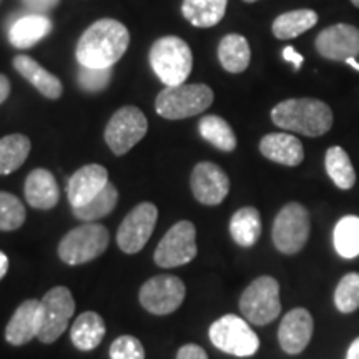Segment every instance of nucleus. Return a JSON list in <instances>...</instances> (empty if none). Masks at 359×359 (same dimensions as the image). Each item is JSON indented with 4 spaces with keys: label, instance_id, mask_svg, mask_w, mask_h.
<instances>
[{
    "label": "nucleus",
    "instance_id": "obj_5",
    "mask_svg": "<svg viewBox=\"0 0 359 359\" xmlns=\"http://www.w3.org/2000/svg\"><path fill=\"white\" fill-rule=\"evenodd\" d=\"M110 241V233L98 223L74 228L58 243V258L69 266L88 263L100 257Z\"/></svg>",
    "mask_w": 359,
    "mask_h": 359
},
{
    "label": "nucleus",
    "instance_id": "obj_45",
    "mask_svg": "<svg viewBox=\"0 0 359 359\" xmlns=\"http://www.w3.org/2000/svg\"><path fill=\"white\" fill-rule=\"evenodd\" d=\"M243 2H248V4H253V2H258V0H243Z\"/></svg>",
    "mask_w": 359,
    "mask_h": 359
},
{
    "label": "nucleus",
    "instance_id": "obj_32",
    "mask_svg": "<svg viewBox=\"0 0 359 359\" xmlns=\"http://www.w3.org/2000/svg\"><path fill=\"white\" fill-rule=\"evenodd\" d=\"M116 201H118V191L114 183L109 182V185L103 188L95 198L80 208H74V215L75 218L82 219L85 223H93L114 212Z\"/></svg>",
    "mask_w": 359,
    "mask_h": 359
},
{
    "label": "nucleus",
    "instance_id": "obj_22",
    "mask_svg": "<svg viewBox=\"0 0 359 359\" xmlns=\"http://www.w3.org/2000/svg\"><path fill=\"white\" fill-rule=\"evenodd\" d=\"M13 67H15V70L19 72L22 77H24L29 83H32L43 97L57 100V98H60L62 93H64V85H62L60 80L48 70H45L39 62H35L34 58H30L29 55H17L13 58Z\"/></svg>",
    "mask_w": 359,
    "mask_h": 359
},
{
    "label": "nucleus",
    "instance_id": "obj_24",
    "mask_svg": "<svg viewBox=\"0 0 359 359\" xmlns=\"http://www.w3.org/2000/svg\"><path fill=\"white\" fill-rule=\"evenodd\" d=\"M251 58L250 43L243 35L228 34L218 45V60L230 74H241L248 69Z\"/></svg>",
    "mask_w": 359,
    "mask_h": 359
},
{
    "label": "nucleus",
    "instance_id": "obj_23",
    "mask_svg": "<svg viewBox=\"0 0 359 359\" xmlns=\"http://www.w3.org/2000/svg\"><path fill=\"white\" fill-rule=\"evenodd\" d=\"M72 343L80 351H92L105 338V323L95 311L82 313L72 325L70 330Z\"/></svg>",
    "mask_w": 359,
    "mask_h": 359
},
{
    "label": "nucleus",
    "instance_id": "obj_29",
    "mask_svg": "<svg viewBox=\"0 0 359 359\" xmlns=\"http://www.w3.org/2000/svg\"><path fill=\"white\" fill-rule=\"evenodd\" d=\"M325 167L327 177L339 190H351L356 183V173H354L353 163L349 155L341 147L327 148L325 156Z\"/></svg>",
    "mask_w": 359,
    "mask_h": 359
},
{
    "label": "nucleus",
    "instance_id": "obj_2",
    "mask_svg": "<svg viewBox=\"0 0 359 359\" xmlns=\"http://www.w3.org/2000/svg\"><path fill=\"white\" fill-rule=\"evenodd\" d=\"M276 127L304 137H321L333 127V111L316 98H290L271 110Z\"/></svg>",
    "mask_w": 359,
    "mask_h": 359
},
{
    "label": "nucleus",
    "instance_id": "obj_6",
    "mask_svg": "<svg viewBox=\"0 0 359 359\" xmlns=\"http://www.w3.org/2000/svg\"><path fill=\"white\" fill-rule=\"evenodd\" d=\"M240 309L245 320L255 326L275 321L281 313L280 283L273 276H259L251 281L241 294Z\"/></svg>",
    "mask_w": 359,
    "mask_h": 359
},
{
    "label": "nucleus",
    "instance_id": "obj_8",
    "mask_svg": "<svg viewBox=\"0 0 359 359\" xmlns=\"http://www.w3.org/2000/svg\"><path fill=\"white\" fill-rule=\"evenodd\" d=\"M309 231L311 222L308 210L293 201L283 206L273 222V245L283 255H296L306 245Z\"/></svg>",
    "mask_w": 359,
    "mask_h": 359
},
{
    "label": "nucleus",
    "instance_id": "obj_31",
    "mask_svg": "<svg viewBox=\"0 0 359 359\" xmlns=\"http://www.w3.org/2000/svg\"><path fill=\"white\" fill-rule=\"evenodd\" d=\"M200 135L206 142L222 151H233L236 148V135L226 120L218 115H206L198 123Z\"/></svg>",
    "mask_w": 359,
    "mask_h": 359
},
{
    "label": "nucleus",
    "instance_id": "obj_7",
    "mask_svg": "<svg viewBox=\"0 0 359 359\" xmlns=\"http://www.w3.org/2000/svg\"><path fill=\"white\" fill-rule=\"evenodd\" d=\"M208 334L215 348L231 356L250 358L259 349L258 334L251 330L248 321L236 314L218 318L210 326Z\"/></svg>",
    "mask_w": 359,
    "mask_h": 359
},
{
    "label": "nucleus",
    "instance_id": "obj_38",
    "mask_svg": "<svg viewBox=\"0 0 359 359\" xmlns=\"http://www.w3.org/2000/svg\"><path fill=\"white\" fill-rule=\"evenodd\" d=\"M177 359H208V354L198 344H185L178 349Z\"/></svg>",
    "mask_w": 359,
    "mask_h": 359
},
{
    "label": "nucleus",
    "instance_id": "obj_13",
    "mask_svg": "<svg viewBox=\"0 0 359 359\" xmlns=\"http://www.w3.org/2000/svg\"><path fill=\"white\" fill-rule=\"evenodd\" d=\"M158 219V208L150 201H143L137 205L123 218L116 233V243L120 250L127 255L140 253L150 240Z\"/></svg>",
    "mask_w": 359,
    "mask_h": 359
},
{
    "label": "nucleus",
    "instance_id": "obj_14",
    "mask_svg": "<svg viewBox=\"0 0 359 359\" xmlns=\"http://www.w3.org/2000/svg\"><path fill=\"white\" fill-rule=\"evenodd\" d=\"M190 185L193 196L208 206L219 205L230 193V178L212 161H201L193 168Z\"/></svg>",
    "mask_w": 359,
    "mask_h": 359
},
{
    "label": "nucleus",
    "instance_id": "obj_26",
    "mask_svg": "<svg viewBox=\"0 0 359 359\" xmlns=\"http://www.w3.org/2000/svg\"><path fill=\"white\" fill-rule=\"evenodd\" d=\"M228 0H183L182 13L191 25L210 29L222 22Z\"/></svg>",
    "mask_w": 359,
    "mask_h": 359
},
{
    "label": "nucleus",
    "instance_id": "obj_27",
    "mask_svg": "<svg viewBox=\"0 0 359 359\" xmlns=\"http://www.w3.org/2000/svg\"><path fill=\"white\" fill-rule=\"evenodd\" d=\"M30 138L22 133H12L0 138V175H11L25 163L30 154Z\"/></svg>",
    "mask_w": 359,
    "mask_h": 359
},
{
    "label": "nucleus",
    "instance_id": "obj_19",
    "mask_svg": "<svg viewBox=\"0 0 359 359\" xmlns=\"http://www.w3.org/2000/svg\"><path fill=\"white\" fill-rule=\"evenodd\" d=\"M259 151L264 158L285 167H298L304 160L303 143L291 133L264 135L259 142Z\"/></svg>",
    "mask_w": 359,
    "mask_h": 359
},
{
    "label": "nucleus",
    "instance_id": "obj_40",
    "mask_svg": "<svg viewBox=\"0 0 359 359\" xmlns=\"http://www.w3.org/2000/svg\"><path fill=\"white\" fill-rule=\"evenodd\" d=\"M8 95H11V82L6 75L0 74V105L7 100Z\"/></svg>",
    "mask_w": 359,
    "mask_h": 359
},
{
    "label": "nucleus",
    "instance_id": "obj_44",
    "mask_svg": "<svg viewBox=\"0 0 359 359\" xmlns=\"http://www.w3.org/2000/svg\"><path fill=\"white\" fill-rule=\"evenodd\" d=\"M351 2L354 4V6H356V7L359 8V0H351Z\"/></svg>",
    "mask_w": 359,
    "mask_h": 359
},
{
    "label": "nucleus",
    "instance_id": "obj_35",
    "mask_svg": "<svg viewBox=\"0 0 359 359\" xmlns=\"http://www.w3.org/2000/svg\"><path fill=\"white\" fill-rule=\"evenodd\" d=\"M110 359H145V349L135 336H118L110 346Z\"/></svg>",
    "mask_w": 359,
    "mask_h": 359
},
{
    "label": "nucleus",
    "instance_id": "obj_36",
    "mask_svg": "<svg viewBox=\"0 0 359 359\" xmlns=\"http://www.w3.org/2000/svg\"><path fill=\"white\" fill-rule=\"evenodd\" d=\"M111 69H90L80 67L79 83L85 92H100L110 83Z\"/></svg>",
    "mask_w": 359,
    "mask_h": 359
},
{
    "label": "nucleus",
    "instance_id": "obj_17",
    "mask_svg": "<svg viewBox=\"0 0 359 359\" xmlns=\"http://www.w3.org/2000/svg\"><path fill=\"white\" fill-rule=\"evenodd\" d=\"M109 185V172L102 165H85L72 175L67 187V195L72 208H80L93 200L103 188Z\"/></svg>",
    "mask_w": 359,
    "mask_h": 359
},
{
    "label": "nucleus",
    "instance_id": "obj_25",
    "mask_svg": "<svg viewBox=\"0 0 359 359\" xmlns=\"http://www.w3.org/2000/svg\"><path fill=\"white\" fill-rule=\"evenodd\" d=\"M262 217L253 206H245L233 213L230 219V235L236 245L251 248L262 236Z\"/></svg>",
    "mask_w": 359,
    "mask_h": 359
},
{
    "label": "nucleus",
    "instance_id": "obj_9",
    "mask_svg": "<svg viewBox=\"0 0 359 359\" xmlns=\"http://www.w3.org/2000/svg\"><path fill=\"white\" fill-rule=\"evenodd\" d=\"M198 253L196 228L188 219L175 223L156 246L154 259L160 268H177L193 262Z\"/></svg>",
    "mask_w": 359,
    "mask_h": 359
},
{
    "label": "nucleus",
    "instance_id": "obj_42",
    "mask_svg": "<svg viewBox=\"0 0 359 359\" xmlns=\"http://www.w3.org/2000/svg\"><path fill=\"white\" fill-rule=\"evenodd\" d=\"M8 271V258L4 251H0V280L7 275Z\"/></svg>",
    "mask_w": 359,
    "mask_h": 359
},
{
    "label": "nucleus",
    "instance_id": "obj_20",
    "mask_svg": "<svg viewBox=\"0 0 359 359\" xmlns=\"http://www.w3.org/2000/svg\"><path fill=\"white\" fill-rule=\"evenodd\" d=\"M24 190L27 203L37 210H52L60 200V190L55 177L43 168L29 173Z\"/></svg>",
    "mask_w": 359,
    "mask_h": 359
},
{
    "label": "nucleus",
    "instance_id": "obj_4",
    "mask_svg": "<svg viewBox=\"0 0 359 359\" xmlns=\"http://www.w3.org/2000/svg\"><path fill=\"white\" fill-rule=\"evenodd\" d=\"M213 90L203 83L165 87L155 102L156 114L167 120H183L200 115L213 103Z\"/></svg>",
    "mask_w": 359,
    "mask_h": 359
},
{
    "label": "nucleus",
    "instance_id": "obj_21",
    "mask_svg": "<svg viewBox=\"0 0 359 359\" xmlns=\"http://www.w3.org/2000/svg\"><path fill=\"white\" fill-rule=\"evenodd\" d=\"M52 32V22L42 13H27L12 22L8 40L17 48H30Z\"/></svg>",
    "mask_w": 359,
    "mask_h": 359
},
{
    "label": "nucleus",
    "instance_id": "obj_43",
    "mask_svg": "<svg viewBox=\"0 0 359 359\" xmlns=\"http://www.w3.org/2000/svg\"><path fill=\"white\" fill-rule=\"evenodd\" d=\"M346 64H348V65H351L354 70H358V72H359V64H358L356 60H354V57H353V58H348V60H346Z\"/></svg>",
    "mask_w": 359,
    "mask_h": 359
},
{
    "label": "nucleus",
    "instance_id": "obj_1",
    "mask_svg": "<svg viewBox=\"0 0 359 359\" xmlns=\"http://www.w3.org/2000/svg\"><path fill=\"white\" fill-rule=\"evenodd\" d=\"M130 43L128 29L122 22L114 19H102L92 24L82 34L75 55L80 67L90 69H111Z\"/></svg>",
    "mask_w": 359,
    "mask_h": 359
},
{
    "label": "nucleus",
    "instance_id": "obj_34",
    "mask_svg": "<svg viewBox=\"0 0 359 359\" xmlns=\"http://www.w3.org/2000/svg\"><path fill=\"white\" fill-rule=\"evenodd\" d=\"M25 206L15 195L0 191V231H13L25 222Z\"/></svg>",
    "mask_w": 359,
    "mask_h": 359
},
{
    "label": "nucleus",
    "instance_id": "obj_28",
    "mask_svg": "<svg viewBox=\"0 0 359 359\" xmlns=\"http://www.w3.org/2000/svg\"><path fill=\"white\" fill-rule=\"evenodd\" d=\"M318 24V13L309 8H299V11H291L281 13L273 22V34L276 39L288 40L313 29Z\"/></svg>",
    "mask_w": 359,
    "mask_h": 359
},
{
    "label": "nucleus",
    "instance_id": "obj_37",
    "mask_svg": "<svg viewBox=\"0 0 359 359\" xmlns=\"http://www.w3.org/2000/svg\"><path fill=\"white\" fill-rule=\"evenodd\" d=\"M58 2H60V0H22V4H24L30 12L42 13V15L45 12L55 8Z\"/></svg>",
    "mask_w": 359,
    "mask_h": 359
},
{
    "label": "nucleus",
    "instance_id": "obj_11",
    "mask_svg": "<svg viewBox=\"0 0 359 359\" xmlns=\"http://www.w3.org/2000/svg\"><path fill=\"white\" fill-rule=\"evenodd\" d=\"M40 306H42V325L37 338L45 344H50L65 333L74 316V296L65 286H55L40 299Z\"/></svg>",
    "mask_w": 359,
    "mask_h": 359
},
{
    "label": "nucleus",
    "instance_id": "obj_18",
    "mask_svg": "<svg viewBox=\"0 0 359 359\" xmlns=\"http://www.w3.org/2000/svg\"><path fill=\"white\" fill-rule=\"evenodd\" d=\"M40 325H42V306L39 299H25L6 327V339L12 346H24L39 336Z\"/></svg>",
    "mask_w": 359,
    "mask_h": 359
},
{
    "label": "nucleus",
    "instance_id": "obj_3",
    "mask_svg": "<svg viewBox=\"0 0 359 359\" xmlns=\"http://www.w3.org/2000/svg\"><path fill=\"white\" fill-rule=\"evenodd\" d=\"M150 65L165 87L185 83L193 67L190 47L180 37H161L151 45Z\"/></svg>",
    "mask_w": 359,
    "mask_h": 359
},
{
    "label": "nucleus",
    "instance_id": "obj_15",
    "mask_svg": "<svg viewBox=\"0 0 359 359\" xmlns=\"http://www.w3.org/2000/svg\"><path fill=\"white\" fill-rule=\"evenodd\" d=\"M316 48L327 60L346 62L359 55V29L348 24L327 27L316 37Z\"/></svg>",
    "mask_w": 359,
    "mask_h": 359
},
{
    "label": "nucleus",
    "instance_id": "obj_30",
    "mask_svg": "<svg viewBox=\"0 0 359 359\" xmlns=\"http://www.w3.org/2000/svg\"><path fill=\"white\" fill-rule=\"evenodd\" d=\"M333 245L341 258L354 259L359 257V217L348 215L336 223Z\"/></svg>",
    "mask_w": 359,
    "mask_h": 359
},
{
    "label": "nucleus",
    "instance_id": "obj_33",
    "mask_svg": "<svg viewBox=\"0 0 359 359\" xmlns=\"http://www.w3.org/2000/svg\"><path fill=\"white\" fill-rule=\"evenodd\" d=\"M333 299L339 313L349 314L359 309V273H348L341 278Z\"/></svg>",
    "mask_w": 359,
    "mask_h": 359
},
{
    "label": "nucleus",
    "instance_id": "obj_12",
    "mask_svg": "<svg viewBox=\"0 0 359 359\" xmlns=\"http://www.w3.org/2000/svg\"><path fill=\"white\" fill-rule=\"evenodd\" d=\"M185 294V283L178 276L158 275L145 281V285L140 288L138 298L148 313L165 316V314L177 311L182 306Z\"/></svg>",
    "mask_w": 359,
    "mask_h": 359
},
{
    "label": "nucleus",
    "instance_id": "obj_10",
    "mask_svg": "<svg viewBox=\"0 0 359 359\" xmlns=\"http://www.w3.org/2000/svg\"><path fill=\"white\" fill-rule=\"evenodd\" d=\"M148 132L147 116L137 107H123L115 111L105 128V142L116 156L128 154Z\"/></svg>",
    "mask_w": 359,
    "mask_h": 359
},
{
    "label": "nucleus",
    "instance_id": "obj_41",
    "mask_svg": "<svg viewBox=\"0 0 359 359\" xmlns=\"http://www.w3.org/2000/svg\"><path fill=\"white\" fill-rule=\"evenodd\" d=\"M346 359H359V338H356L351 344H349Z\"/></svg>",
    "mask_w": 359,
    "mask_h": 359
},
{
    "label": "nucleus",
    "instance_id": "obj_16",
    "mask_svg": "<svg viewBox=\"0 0 359 359\" xmlns=\"http://www.w3.org/2000/svg\"><path fill=\"white\" fill-rule=\"evenodd\" d=\"M314 321L311 313L304 308H294L285 314L278 330V341L285 353H303L313 338Z\"/></svg>",
    "mask_w": 359,
    "mask_h": 359
},
{
    "label": "nucleus",
    "instance_id": "obj_39",
    "mask_svg": "<svg viewBox=\"0 0 359 359\" xmlns=\"http://www.w3.org/2000/svg\"><path fill=\"white\" fill-rule=\"evenodd\" d=\"M283 58H285L286 62H291V64L294 65V69L298 70L299 67H302V64H303V55H299L298 52L294 50L293 47H285V50H283Z\"/></svg>",
    "mask_w": 359,
    "mask_h": 359
}]
</instances>
